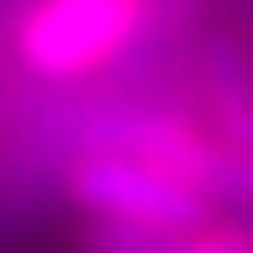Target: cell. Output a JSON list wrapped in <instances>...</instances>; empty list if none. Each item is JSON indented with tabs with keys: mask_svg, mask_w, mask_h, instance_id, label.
I'll return each mask as SVG.
<instances>
[{
	"mask_svg": "<svg viewBox=\"0 0 253 253\" xmlns=\"http://www.w3.org/2000/svg\"><path fill=\"white\" fill-rule=\"evenodd\" d=\"M191 0H26L10 26V52L42 88L109 78L140 47L176 42L191 26Z\"/></svg>",
	"mask_w": 253,
	"mask_h": 253,
	"instance_id": "1",
	"label": "cell"
},
{
	"mask_svg": "<svg viewBox=\"0 0 253 253\" xmlns=\"http://www.w3.org/2000/svg\"><path fill=\"white\" fill-rule=\"evenodd\" d=\"M57 197L78 217H109V222H140V227H166V233H207L222 222L202 191L170 181L166 170L145 166L134 155H73L62 166Z\"/></svg>",
	"mask_w": 253,
	"mask_h": 253,
	"instance_id": "2",
	"label": "cell"
},
{
	"mask_svg": "<svg viewBox=\"0 0 253 253\" xmlns=\"http://www.w3.org/2000/svg\"><path fill=\"white\" fill-rule=\"evenodd\" d=\"M186 103L227 150V166H233L227 212L253 217V52L238 31H202L191 42Z\"/></svg>",
	"mask_w": 253,
	"mask_h": 253,
	"instance_id": "3",
	"label": "cell"
},
{
	"mask_svg": "<svg viewBox=\"0 0 253 253\" xmlns=\"http://www.w3.org/2000/svg\"><path fill=\"white\" fill-rule=\"evenodd\" d=\"M191 238L186 233H166V227H140V222L83 217L78 233H73V253H191Z\"/></svg>",
	"mask_w": 253,
	"mask_h": 253,
	"instance_id": "4",
	"label": "cell"
}]
</instances>
